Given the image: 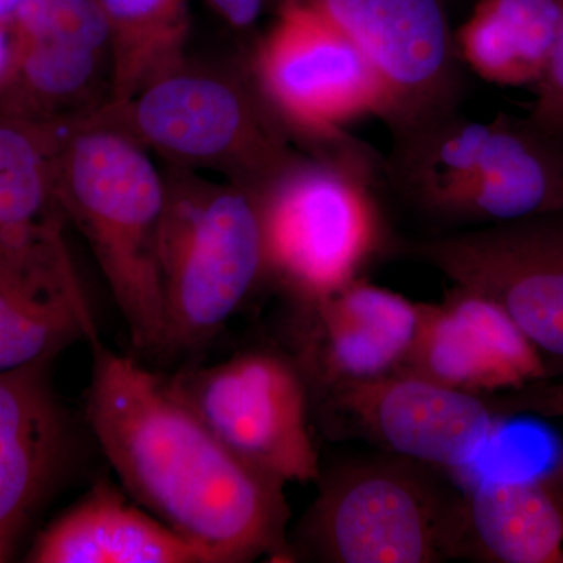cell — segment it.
Returning <instances> with one entry per match:
<instances>
[{
	"label": "cell",
	"mask_w": 563,
	"mask_h": 563,
	"mask_svg": "<svg viewBox=\"0 0 563 563\" xmlns=\"http://www.w3.org/2000/svg\"><path fill=\"white\" fill-rule=\"evenodd\" d=\"M87 420L125 490L211 563L295 561L285 484L236 457L168 377L92 340Z\"/></svg>",
	"instance_id": "1"
},
{
	"label": "cell",
	"mask_w": 563,
	"mask_h": 563,
	"mask_svg": "<svg viewBox=\"0 0 563 563\" xmlns=\"http://www.w3.org/2000/svg\"><path fill=\"white\" fill-rule=\"evenodd\" d=\"M385 198L437 233L563 210V139L531 118L461 110L391 133Z\"/></svg>",
	"instance_id": "2"
},
{
	"label": "cell",
	"mask_w": 563,
	"mask_h": 563,
	"mask_svg": "<svg viewBox=\"0 0 563 563\" xmlns=\"http://www.w3.org/2000/svg\"><path fill=\"white\" fill-rule=\"evenodd\" d=\"M57 198L101 266L133 346L165 351L161 236L166 176L139 141L98 118L62 125Z\"/></svg>",
	"instance_id": "3"
},
{
	"label": "cell",
	"mask_w": 563,
	"mask_h": 563,
	"mask_svg": "<svg viewBox=\"0 0 563 563\" xmlns=\"http://www.w3.org/2000/svg\"><path fill=\"white\" fill-rule=\"evenodd\" d=\"M257 196L265 276L299 306L339 290L395 250L384 158L347 133L309 155L299 152Z\"/></svg>",
	"instance_id": "4"
},
{
	"label": "cell",
	"mask_w": 563,
	"mask_h": 563,
	"mask_svg": "<svg viewBox=\"0 0 563 563\" xmlns=\"http://www.w3.org/2000/svg\"><path fill=\"white\" fill-rule=\"evenodd\" d=\"M95 118L172 166L221 174L257 192L299 155L252 65L210 69L184 60Z\"/></svg>",
	"instance_id": "5"
},
{
	"label": "cell",
	"mask_w": 563,
	"mask_h": 563,
	"mask_svg": "<svg viewBox=\"0 0 563 563\" xmlns=\"http://www.w3.org/2000/svg\"><path fill=\"white\" fill-rule=\"evenodd\" d=\"M161 236L165 351L209 342L265 277L257 191L172 166Z\"/></svg>",
	"instance_id": "6"
},
{
	"label": "cell",
	"mask_w": 563,
	"mask_h": 563,
	"mask_svg": "<svg viewBox=\"0 0 563 563\" xmlns=\"http://www.w3.org/2000/svg\"><path fill=\"white\" fill-rule=\"evenodd\" d=\"M461 506L462 492L431 466L387 453L351 462L321 481L292 553L328 563L455 561Z\"/></svg>",
	"instance_id": "7"
},
{
	"label": "cell",
	"mask_w": 563,
	"mask_h": 563,
	"mask_svg": "<svg viewBox=\"0 0 563 563\" xmlns=\"http://www.w3.org/2000/svg\"><path fill=\"white\" fill-rule=\"evenodd\" d=\"M543 385L476 393L399 369L320 396L350 435L439 472H463L479 461L509 418L558 407L547 399L553 388Z\"/></svg>",
	"instance_id": "8"
},
{
	"label": "cell",
	"mask_w": 563,
	"mask_h": 563,
	"mask_svg": "<svg viewBox=\"0 0 563 563\" xmlns=\"http://www.w3.org/2000/svg\"><path fill=\"white\" fill-rule=\"evenodd\" d=\"M395 251L495 302L563 384V210L398 240Z\"/></svg>",
	"instance_id": "9"
},
{
	"label": "cell",
	"mask_w": 563,
	"mask_h": 563,
	"mask_svg": "<svg viewBox=\"0 0 563 563\" xmlns=\"http://www.w3.org/2000/svg\"><path fill=\"white\" fill-rule=\"evenodd\" d=\"M177 396L236 457L274 479L320 481L309 429L310 390L298 362L250 351L169 377Z\"/></svg>",
	"instance_id": "10"
},
{
	"label": "cell",
	"mask_w": 563,
	"mask_h": 563,
	"mask_svg": "<svg viewBox=\"0 0 563 563\" xmlns=\"http://www.w3.org/2000/svg\"><path fill=\"white\" fill-rule=\"evenodd\" d=\"M263 95L292 139L310 147L363 117L383 120L387 99L362 51L314 11L292 0L252 52Z\"/></svg>",
	"instance_id": "11"
},
{
	"label": "cell",
	"mask_w": 563,
	"mask_h": 563,
	"mask_svg": "<svg viewBox=\"0 0 563 563\" xmlns=\"http://www.w3.org/2000/svg\"><path fill=\"white\" fill-rule=\"evenodd\" d=\"M351 40L376 70L390 133L461 110L466 68L446 0H292Z\"/></svg>",
	"instance_id": "12"
},
{
	"label": "cell",
	"mask_w": 563,
	"mask_h": 563,
	"mask_svg": "<svg viewBox=\"0 0 563 563\" xmlns=\"http://www.w3.org/2000/svg\"><path fill=\"white\" fill-rule=\"evenodd\" d=\"M401 369L476 393L521 391L553 380L512 320L490 299L459 285L443 301L421 303Z\"/></svg>",
	"instance_id": "13"
},
{
	"label": "cell",
	"mask_w": 563,
	"mask_h": 563,
	"mask_svg": "<svg viewBox=\"0 0 563 563\" xmlns=\"http://www.w3.org/2000/svg\"><path fill=\"white\" fill-rule=\"evenodd\" d=\"M299 307L303 321L296 362L317 395L401 369L421 314V302L362 276Z\"/></svg>",
	"instance_id": "14"
},
{
	"label": "cell",
	"mask_w": 563,
	"mask_h": 563,
	"mask_svg": "<svg viewBox=\"0 0 563 563\" xmlns=\"http://www.w3.org/2000/svg\"><path fill=\"white\" fill-rule=\"evenodd\" d=\"M60 128L0 110V262L27 268L73 265L55 185Z\"/></svg>",
	"instance_id": "15"
},
{
	"label": "cell",
	"mask_w": 563,
	"mask_h": 563,
	"mask_svg": "<svg viewBox=\"0 0 563 563\" xmlns=\"http://www.w3.org/2000/svg\"><path fill=\"white\" fill-rule=\"evenodd\" d=\"M46 365L0 373V544L38 506L68 457V421Z\"/></svg>",
	"instance_id": "16"
},
{
	"label": "cell",
	"mask_w": 563,
	"mask_h": 563,
	"mask_svg": "<svg viewBox=\"0 0 563 563\" xmlns=\"http://www.w3.org/2000/svg\"><path fill=\"white\" fill-rule=\"evenodd\" d=\"M461 561L563 563V498L544 474L485 476L462 492Z\"/></svg>",
	"instance_id": "17"
},
{
	"label": "cell",
	"mask_w": 563,
	"mask_h": 563,
	"mask_svg": "<svg viewBox=\"0 0 563 563\" xmlns=\"http://www.w3.org/2000/svg\"><path fill=\"white\" fill-rule=\"evenodd\" d=\"M36 563H211L198 544L132 506L113 485L98 484L40 539Z\"/></svg>",
	"instance_id": "18"
},
{
	"label": "cell",
	"mask_w": 563,
	"mask_h": 563,
	"mask_svg": "<svg viewBox=\"0 0 563 563\" xmlns=\"http://www.w3.org/2000/svg\"><path fill=\"white\" fill-rule=\"evenodd\" d=\"M98 336L76 272L0 262V373L49 362L68 344Z\"/></svg>",
	"instance_id": "19"
},
{
	"label": "cell",
	"mask_w": 563,
	"mask_h": 563,
	"mask_svg": "<svg viewBox=\"0 0 563 563\" xmlns=\"http://www.w3.org/2000/svg\"><path fill=\"white\" fill-rule=\"evenodd\" d=\"M563 18V0H481L455 33L466 69L498 85L539 79Z\"/></svg>",
	"instance_id": "20"
},
{
	"label": "cell",
	"mask_w": 563,
	"mask_h": 563,
	"mask_svg": "<svg viewBox=\"0 0 563 563\" xmlns=\"http://www.w3.org/2000/svg\"><path fill=\"white\" fill-rule=\"evenodd\" d=\"M111 33V101L120 102L185 60L188 0H99Z\"/></svg>",
	"instance_id": "21"
},
{
	"label": "cell",
	"mask_w": 563,
	"mask_h": 563,
	"mask_svg": "<svg viewBox=\"0 0 563 563\" xmlns=\"http://www.w3.org/2000/svg\"><path fill=\"white\" fill-rule=\"evenodd\" d=\"M11 27L21 43L87 47L111 55L110 25L99 0H24Z\"/></svg>",
	"instance_id": "22"
},
{
	"label": "cell",
	"mask_w": 563,
	"mask_h": 563,
	"mask_svg": "<svg viewBox=\"0 0 563 563\" xmlns=\"http://www.w3.org/2000/svg\"><path fill=\"white\" fill-rule=\"evenodd\" d=\"M533 87V102L528 117L563 139V18L553 49Z\"/></svg>",
	"instance_id": "23"
},
{
	"label": "cell",
	"mask_w": 563,
	"mask_h": 563,
	"mask_svg": "<svg viewBox=\"0 0 563 563\" xmlns=\"http://www.w3.org/2000/svg\"><path fill=\"white\" fill-rule=\"evenodd\" d=\"M229 27L250 32L261 20L266 0H203Z\"/></svg>",
	"instance_id": "24"
},
{
	"label": "cell",
	"mask_w": 563,
	"mask_h": 563,
	"mask_svg": "<svg viewBox=\"0 0 563 563\" xmlns=\"http://www.w3.org/2000/svg\"><path fill=\"white\" fill-rule=\"evenodd\" d=\"M18 63V40L11 24H0V101L5 98Z\"/></svg>",
	"instance_id": "25"
},
{
	"label": "cell",
	"mask_w": 563,
	"mask_h": 563,
	"mask_svg": "<svg viewBox=\"0 0 563 563\" xmlns=\"http://www.w3.org/2000/svg\"><path fill=\"white\" fill-rule=\"evenodd\" d=\"M544 476L554 485L555 490H558L559 495L563 498V443L553 463H551L550 468L544 473Z\"/></svg>",
	"instance_id": "26"
},
{
	"label": "cell",
	"mask_w": 563,
	"mask_h": 563,
	"mask_svg": "<svg viewBox=\"0 0 563 563\" xmlns=\"http://www.w3.org/2000/svg\"><path fill=\"white\" fill-rule=\"evenodd\" d=\"M24 0H0V24H11Z\"/></svg>",
	"instance_id": "27"
},
{
	"label": "cell",
	"mask_w": 563,
	"mask_h": 563,
	"mask_svg": "<svg viewBox=\"0 0 563 563\" xmlns=\"http://www.w3.org/2000/svg\"><path fill=\"white\" fill-rule=\"evenodd\" d=\"M0 548H2V544H0Z\"/></svg>",
	"instance_id": "28"
}]
</instances>
